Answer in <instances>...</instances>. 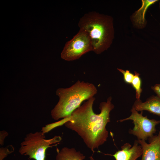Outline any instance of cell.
Returning a JSON list of instances; mask_svg holds the SVG:
<instances>
[{
  "label": "cell",
  "mask_w": 160,
  "mask_h": 160,
  "mask_svg": "<svg viewBox=\"0 0 160 160\" xmlns=\"http://www.w3.org/2000/svg\"><path fill=\"white\" fill-rule=\"evenodd\" d=\"M121 148L120 150L114 154L109 155L113 156L116 160H136L142 154L141 147L137 140L135 141L132 146L127 143L122 145Z\"/></svg>",
  "instance_id": "ba28073f"
},
{
  "label": "cell",
  "mask_w": 160,
  "mask_h": 160,
  "mask_svg": "<svg viewBox=\"0 0 160 160\" xmlns=\"http://www.w3.org/2000/svg\"><path fill=\"white\" fill-rule=\"evenodd\" d=\"M89 159L90 160H95L92 156H91L89 157Z\"/></svg>",
  "instance_id": "e0dca14e"
},
{
  "label": "cell",
  "mask_w": 160,
  "mask_h": 160,
  "mask_svg": "<svg viewBox=\"0 0 160 160\" xmlns=\"http://www.w3.org/2000/svg\"><path fill=\"white\" fill-rule=\"evenodd\" d=\"M134 76L131 84L135 90L136 97L137 100H140L141 93L142 91L141 88L142 81L140 77V74L135 71Z\"/></svg>",
  "instance_id": "7c38bea8"
},
{
  "label": "cell",
  "mask_w": 160,
  "mask_h": 160,
  "mask_svg": "<svg viewBox=\"0 0 160 160\" xmlns=\"http://www.w3.org/2000/svg\"><path fill=\"white\" fill-rule=\"evenodd\" d=\"M148 143L137 140L142 150L141 160H160V129L158 134L148 139Z\"/></svg>",
  "instance_id": "52a82bcc"
},
{
  "label": "cell",
  "mask_w": 160,
  "mask_h": 160,
  "mask_svg": "<svg viewBox=\"0 0 160 160\" xmlns=\"http://www.w3.org/2000/svg\"><path fill=\"white\" fill-rule=\"evenodd\" d=\"M117 70L123 74L125 82L127 84H131L134 77V74L128 70L124 71L118 68Z\"/></svg>",
  "instance_id": "5bb4252c"
},
{
  "label": "cell",
  "mask_w": 160,
  "mask_h": 160,
  "mask_svg": "<svg viewBox=\"0 0 160 160\" xmlns=\"http://www.w3.org/2000/svg\"><path fill=\"white\" fill-rule=\"evenodd\" d=\"M8 135V133L5 131L2 130L0 132V144L2 145L5 137Z\"/></svg>",
  "instance_id": "9a60e30c"
},
{
  "label": "cell",
  "mask_w": 160,
  "mask_h": 160,
  "mask_svg": "<svg viewBox=\"0 0 160 160\" xmlns=\"http://www.w3.org/2000/svg\"><path fill=\"white\" fill-rule=\"evenodd\" d=\"M56 160H83L85 156L73 148L64 147L59 150L57 148Z\"/></svg>",
  "instance_id": "8fae6325"
},
{
  "label": "cell",
  "mask_w": 160,
  "mask_h": 160,
  "mask_svg": "<svg viewBox=\"0 0 160 160\" xmlns=\"http://www.w3.org/2000/svg\"><path fill=\"white\" fill-rule=\"evenodd\" d=\"M151 88L156 94V95L160 98V84H155L152 86Z\"/></svg>",
  "instance_id": "2e32d148"
},
{
  "label": "cell",
  "mask_w": 160,
  "mask_h": 160,
  "mask_svg": "<svg viewBox=\"0 0 160 160\" xmlns=\"http://www.w3.org/2000/svg\"><path fill=\"white\" fill-rule=\"evenodd\" d=\"M138 111H146L150 113L160 116V98L152 95L143 102L140 100H136L132 106Z\"/></svg>",
  "instance_id": "9c48e42d"
},
{
  "label": "cell",
  "mask_w": 160,
  "mask_h": 160,
  "mask_svg": "<svg viewBox=\"0 0 160 160\" xmlns=\"http://www.w3.org/2000/svg\"><path fill=\"white\" fill-rule=\"evenodd\" d=\"M14 151V148L12 145H9L4 148H0V160H3L8 154Z\"/></svg>",
  "instance_id": "4fadbf2b"
},
{
  "label": "cell",
  "mask_w": 160,
  "mask_h": 160,
  "mask_svg": "<svg viewBox=\"0 0 160 160\" xmlns=\"http://www.w3.org/2000/svg\"><path fill=\"white\" fill-rule=\"evenodd\" d=\"M131 111V115L128 117L119 121L122 122L128 120H131L134 126L132 129H130L129 133L136 136L138 140H147L153 136L156 131V126L160 123V120L149 119L147 116L143 115V111L139 113L133 107Z\"/></svg>",
  "instance_id": "8992f818"
},
{
  "label": "cell",
  "mask_w": 160,
  "mask_h": 160,
  "mask_svg": "<svg viewBox=\"0 0 160 160\" xmlns=\"http://www.w3.org/2000/svg\"><path fill=\"white\" fill-rule=\"evenodd\" d=\"M95 99L94 97L84 101L69 116L65 118L64 124L77 133L93 152L107 141L108 133L106 126L111 121L110 113L114 107L110 96L106 102L100 103V112L97 114L93 110Z\"/></svg>",
  "instance_id": "6da1fadb"
},
{
  "label": "cell",
  "mask_w": 160,
  "mask_h": 160,
  "mask_svg": "<svg viewBox=\"0 0 160 160\" xmlns=\"http://www.w3.org/2000/svg\"><path fill=\"white\" fill-rule=\"evenodd\" d=\"M97 92L94 84L79 80L69 87L58 89L56 94L59 100L51 111L52 118L57 120L69 116L83 102L94 97Z\"/></svg>",
  "instance_id": "3957f363"
},
{
  "label": "cell",
  "mask_w": 160,
  "mask_h": 160,
  "mask_svg": "<svg viewBox=\"0 0 160 160\" xmlns=\"http://www.w3.org/2000/svg\"></svg>",
  "instance_id": "ac0fdd59"
},
{
  "label": "cell",
  "mask_w": 160,
  "mask_h": 160,
  "mask_svg": "<svg viewBox=\"0 0 160 160\" xmlns=\"http://www.w3.org/2000/svg\"><path fill=\"white\" fill-rule=\"evenodd\" d=\"M62 140L59 136L45 139L44 133L42 131L30 133L27 134L21 143L19 152L21 155L28 156L30 159L45 160L47 149L56 145Z\"/></svg>",
  "instance_id": "277c9868"
},
{
  "label": "cell",
  "mask_w": 160,
  "mask_h": 160,
  "mask_svg": "<svg viewBox=\"0 0 160 160\" xmlns=\"http://www.w3.org/2000/svg\"><path fill=\"white\" fill-rule=\"evenodd\" d=\"M92 50L91 41L88 34L79 29L72 39L65 44L61 53V57L66 61H73Z\"/></svg>",
  "instance_id": "5b68a950"
},
{
  "label": "cell",
  "mask_w": 160,
  "mask_h": 160,
  "mask_svg": "<svg viewBox=\"0 0 160 160\" xmlns=\"http://www.w3.org/2000/svg\"><path fill=\"white\" fill-rule=\"evenodd\" d=\"M78 26L89 35L93 50L99 54L111 46L114 37L113 18L95 11L89 12L81 17Z\"/></svg>",
  "instance_id": "7a4b0ae2"
},
{
  "label": "cell",
  "mask_w": 160,
  "mask_h": 160,
  "mask_svg": "<svg viewBox=\"0 0 160 160\" xmlns=\"http://www.w3.org/2000/svg\"><path fill=\"white\" fill-rule=\"evenodd\" d=\"M142 5L132 15L130 19L133 26L137 28H144L147 24L145 14L148 8L158 1V0H142Z\"/></svg>",
  "instance_id": "30bf717a"
}]
</instances>
